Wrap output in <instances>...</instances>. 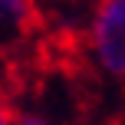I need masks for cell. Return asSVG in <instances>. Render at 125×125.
I'll use <instances>...</instances> for the list:
<instances>
[{
	"label": "cell",
	"mask_w": 125,
	"mask_h": 125,
	"mask_svg": "<svg viewBox=\"0 0 125 125\" xmlns=\"http://www.w3.org/2000/svg\"><path fill=\"white\" fill-rule=\"evenodd\" d=\"M89 53L112 79H125V0H95L89 17Z\"/></svg>",
	"instance_id": "cell-1"
},
{
	"label": "cell",
	"mask_w": 125,
	"mask_h": 125,
	"mask_svg": "<svg viewBox=\"0 0 125 125\" xmlns=\"http://www.w3.org/2000/svg\"><path fill=\"white\" fill-rule=\"evenodd\" d=\"M17 125H50V122L40 115H17Z\"/></svg>",
	"instance_id": "cell-4"
},
{
	"label": "cell",
	"mask_w": 125,
	"mask_h": 125,
	"mask_svg": "<svg viewBox=\"0 0 125 125\" xmlns=\"http://www.w3.org/2000/svg\"><path fill=\"white\" fill-rule=\"evenodd\" d=\"M33 20V0H0V40L17 36Z\"/></svg>",
	"instance_id": "cell-2"
},
{
	"label": "cell",
	"mask_w": 125,
	"mask_h": 125,
	"mask_svg": "<svg viewBox=\"0 0 125 125\" xmlns=\"http://www.w3.org/2000/svg\"><path fill=\"white\" fill-rule=\"evenodd\" d=\"M0 125H17V119H13V112H10V105L3 102V95H0Z\"/></svg>",
	"instance_id": "cell-3"
}]
</instances>
